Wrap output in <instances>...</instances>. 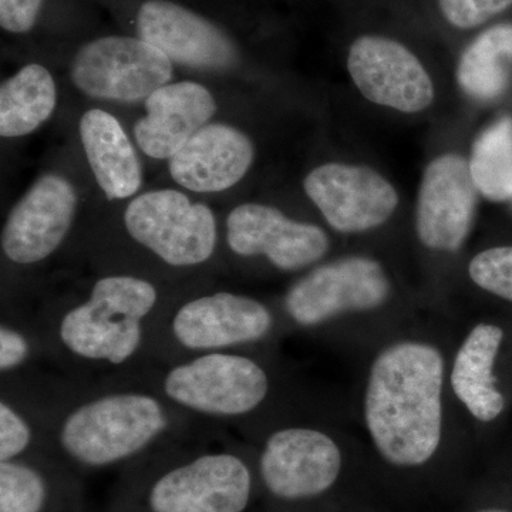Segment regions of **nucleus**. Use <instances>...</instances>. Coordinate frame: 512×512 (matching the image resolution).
I'll use <instances>...</instances> for the list:
<instances>
[{"mask_svg":"<svg viewBox=\"0 0 512 512\" xmlns=\"http://www.w3.org/2000/svg\"><path fill=\"white\" fill-rule=\"evenodd\" d=\"M39 414L43 454L82 468L143 460L207 431L131 376L83 382L59 372L2 380Z\"/></svg>","mask_w":512,"mask_h":512,"instance_id":"obj_1","label":"nucleus"},{"mask_svg":"<svg viewBox=\"0 0 512 512\" xmlns=\"http://www.w3.org/2000/svg\"><path fill=\"white\" fill-rule=\"evenodd\" d=\"M181 292L146 276L107 271L83 291L49 296L28 311L55 372L97 382L146 366L151 332Z\"/></svg>","mask_w":512,"mask_h":512,"instance_id":"obj_2","label":"nucleus"},{"mask_svg":"<svg viewBox=\"0 0 512 512\" xmlns=\"http://www.w3.org/2000/svg\"><path fill=\"white\" fill-rule=\"evenodd\" d=\"M443 373L441 353L426 343H396L376 357L366 424L377 450L394 466H421L439 448Z\"/></svg>","mask_w":512,"mask_h":512,"instance_id":"obj_3","label":"nucleus"},{"mask_svg":"<svg viewBox=\"0 0 512 512\" xmlns=\"http://www.w3.org/2000/svg\"><path fill=\"white\" fill-rule=\"evenodd\" d=\"M202 426L224 430L244 423L269 399L266 367L245 350L205 353L150 363L130 375Z\"/></svg>","mask_w":512,"mask_h":512,"instance_id":"obj_4","label":"nucleus"},{"mask_svg":"<svg viewBox=\"0 0 512 512\" xmlns=\"http://www.w3.org/2000/svg\"><path fill=\"white\" fill-rule=\"evenodd\" d=\"M274 328V313L252 296L188 289L168 303L154 326L146 365L245 350L268 339Z\"/></svg>","mask_w":512,"mask_h":512,"instance_id":"obj_5","label":"nucleus"},{"mask_svg":"<svg viewBox=\"0 0 512 512\" xmlns=\"http://www.w3.org/2000/svg\"><path fill=\"white\" fill-rule=\"evenodd\" d=\"M121 227L134 247L171 272H195L212 264L220 247L214 211L177 190L136 195L123 212Z\"/></svg>","mask_w":512,"mask_h":512,"instance_id":"obj_6","label":"nucleus"},{"mask_svg":"<svg viewBox=\"0 0 512 512\" xmlns=\"http://www.w3.org/2000/svg\"><path fill=\"white\" fill-rule=\"evenodd\" d=\"M215 431V430H212ZM211 430L174 446V463L164 466L146 491L148 512H244L252 494L245 458L228 448L201 447Z\"/></svg>","mask_w":512,"mask_h":512,"instance_id":"obj_7","label":"nucleus"},{"mask_svg":"<svg viewBox=\"0 0 512 512\" xmlns=\"http://www.w3.org/2000/svg\"><path fill=\"white\" fill-rule=\"evenodd\" d=\"M126 10L131 35L157 47L175 64L224 72L241 60L232 33L178 0H127Z\"/></svg>","mask_w":512,"mask_h":512,"instance_id":"obj_8","label":"nucleus"},{"mask_svg":"<svg viewBox=\"0 0 512 512\" xmlns=\"http://www.w3.org/2000/svg\"><path fill=\"white\" fill-rule=\"evenodd\" d=\"M174 63L134 35H107L84 42L73 55L74 86L93 99L137 103L170 83Z\"/></svg>","mask_w":512,"mask_h":512,"instance_id":"obj_9","label":"nucleus"},{"mask_svg":"<svg viewBox=\"0 0 512 512\" xmlns=\"http://www.w3.org/2000/svg\"><path fill=\"white\" fill-rule=\"evenodd\" d=\"M79 207L76 188L63 175L37 178L10 210L0 234L2 256L15 268L45 264L66 244Z\"/></svg>","mask_w":512,"mask_h":512,"instance_id":"obj_10","label":"nucleus"},{"mask_svg":"<svg viewBox=\"0 0 512 512\" xmlns=\"http://www.w3.org/2000/svg\"><path fill=\"white\" fill-rule=\"evenodd\" d=\"M383 266L365 256H349L312 269L288 289L286 315L302 328H315L342 313L372 311L389 298Z\"/></svg>","mask_w":512,"mask_h":512,"instance_id":"obj_11","label":"nucleus"},{"mask_svg":"<svg viewBox=\"0 0 512 512\" xmlns=\"http://www.w3.org/2000/svg\"><path fill=\"white\" fill-rule=\"evenodd\" d=\"M348 70L359 92L377 106L420 113L434 100L429 72L402 40L362 33L350 43Z\"/></svg>","mask_w":512,"mask_h":512,"instance_id":"obj_12","label":"nucleus"},{"mask_svg":"<svg viewBox=\"0 0 512 512\" xmlns=\"http://www.w3.org/2000/svg\"><path fill=\"white\" fill-rule=\"evenodd\" d=\"M224 241L237 258H265L281 272L302 271L329 249L328 235L318 225L292 220L278 208L258 202H245L229 212Z\"/></svg>","mask_w":512,"mask_h":512,"instance_id":"obj_13","label":"nucleus"},{"mask_svg":"<svg viewBox=\"0 0 512 512\" xmlns=\"http://www.w3.org/2000/svg\"><path fill=\"white\" fill-rule=\"evenodd\" d=\"M342 468L338 444L323 431L289 426L272 431L259 456L266 490L286 501L309 500L336 483Z\"/></svg>","mask_w":512,"mask_h":512,"instance_id":"obj_14","label":"nucleus"},{"mask_svg":"<svg viewBox=\"0 0 512 512\" xmlns=\"http://www.w3.org/2000/svg\"><path fill=\"white\" fill-rule=\"evenodd\" d=\"M303 188L330 227L342 234L380 227L399 205L393 185L365 165H319L306 175Z\"/></svg>","mask_w":512,"mask_h":512,"instance_id":"obj_15","label":"nucleus"},{"mask_svg":"<svg viewBox=\"0 0 512 512\" xmlns=\"http://www.w3.org/2000/svg\"><path fill=\"white\" fill-rule=\"evenodd\" d=\"M477 187L470 164L458 154L434 158L421 178L416 231L421 244L434 251L456 252L473 228Z\"/></svg>","mask_w":512,"mask_h":512,"instance_id":"obj_16","label":"nucleus"},{"mask_svg":"<svg viewBox=\"0 0 512 512\" xmlns=\"http://www.w3.org/2000/svg\"><path fill=\"white\" fill-rule=\"evenodd\" d=\"M255 160L251 138L237 127L210 123L168 160L171 178L184 190L217 194L237 185Z\"/></svg>","mask_w":512,"mask_h":512,"instance_id":"obj_17","label":"nucleus"},{"mask_svg":"<svg viewBox=\"0 0 512 512\" xmlns=\"http://www.w3.org/2000/svg\"><path fill=\"white\" fill-rule=\"evenodd\" d=\"M146 116L134 126L138 148L154 160H170L217 113L214 94L197 82L168 83L144 100Z\"/></svg>","mask_w":512,"mask_h":512,"instance_id":"obj_18","label":"nucleus"},{"mask_svg":"<svg viewBox=\"0 0 512 512\" xmlns=\"http://www.w3.org/2000/svg\"><path fill=\"white\" fill-rule=\"evenodd\" d=\"M79 134L94 180L107 200L134 197L143 184V167L120 121L107 111L87 110Z\"/></svg>","mask_w":512,"mask_h":512,"instance_id":"obj_19","label":"nucleus"},{"mask_svg":"<svg viewBox=\"0 0 512 512\" xmlns=\"http://www.w3.org/2000/svg\"><path fill=\"white\" fill-rule=\"evenodd\" d=\"M503 336V329L498 326L477 325L458 350L451 373L458 399L481 421L497 419L504 410V397L498 392L493 375Z\"/></svg>","mask_w":512,"mask_h":512,"instance_id":"obj_20","label":"nucleus"},{"mask_svg":"<svg viewBox=\"0 0 512 512\" xmlns=\"http://www.w3.org/2000/svg\"><path fill=\"white\" fill-rule=\"evenodd\" d=\"M57 89L43 64L29 63L0 86V136H29L55 113Z\"/></svg>","mask_w":512,"mask_h":512,"instance_id":"obj_21","label":"nucleus"},{"mask_svg":"<svg viewBox=\"0 0 512 512\" xmlns=\"http://www.w3.org/2000/svg\"><path fill=\"white\" fill-rule=\"evenodd\" d=\"M512 66V23H495L461 52L457 83L467 96L493 100L504 92Z\"/></svg>","mask_w":512,"mask_h":512,"instance_id":"obj_22","label":"nucleus"},{"mask_svg":"<svg viewBox=\"0 0 512 512\" xmlns=\"http://www.w3.org/2000/svg\"><path fill=\"white\" fill-rule=\"evenodd\" d=\"M471 177L487 200L512 197V119L498 121L477 138L471 150Z\"/></svg>","mask_w":512,"mask_h":512,"instance_id":"obj_23","label":"nucleus"},{"mask_svg":"<svg viewBox=\"0 0 512 512\" xmlns=\"http://www.w3.org/2000/svg\"><path fill=\"white\" fill-rule=\"evenodd\" d=\"M43 360H46L45 350L29 311L15 303H3L0 379H16L36 372Z\"/></svg>","mask_w":512,"mask_h":512,"instance_id":"obj_24","label":"nucleus"},{"mask_svg":"<svg viewBox=\"0 0 512 512\" xmlns=\"http://www.w3.org/2000/svg\"><path fill=\"white\" fill-rule=\"evenodd\" d=\"M0 384V463L43 454L42 424L35 407L16 387Z\"/></svg>","mask_w":512,"mask_h":512,"instance_id":"obj_25","label":"nucleus"},{"mask_svg":"<svg viewBox=\"0 0 512 512\" xmlns=\"http://www.w3.org/2000/svg\"><path fill=\"white\" fill-rule=\"evenodd\" d=\"M35 457L0 463V512H43L50 484Z\"/></svg>","mask_w":512,"mask_h":512,"instance_id":"obj_26","label":"nucleus"},{"mask_svg":"<svg viewBox=\"0 0 512 512\" xmlns=\"http://www.w3.org/2000/svg\"><path fill=\"white\" fill-rule=\"evenodd\" d=\"M441 23L454 32H473L512 8V0H431Z\"/></svg>","mask_w":512,"mask_h":512,"instance_id":"obj_27","label":"nucleus"},{"mask_svg":"<svg viewBox=\"0 0 512 512\" xmlns=\"http://www.w3.org/2000/svg\"><path fill=\"white\" fill-rule=\"evenodd\" d=\"M468 272L481 289L512 302V247L480 252L474 256Z\"/></svg>","mask_w":512,"mask_h":512,"instance_id":"obj_28","label":"nucleus"},{"mask_svg":"<svg viewBox=\"0 0 512 512\" xmlns=\"http://www.w3.org/2000/svg\"><path fill=\"white\" fill-rule=\"evenodd\" d=\"M47 0H0V28L9 35H30L42 22Z\"/></svg>","mask_w":512,"mask_h":512,"instance_id":"obj_29","label":"nucleus"},{"mask_svg":"<svg viewBox=\"0 0 512 512\" xmlns=\"http://www.w3.org/2000/svg\"><path fill=\"white\" fill-rule=\"evenodd\" d=\"M478 512H507V511L495 510V508H491V510H483V511H478Z\"/></svg>","mask_w":512,"mask_h":512,"instance_id":"obj_30","label":"nucleus"}]
</instances>
